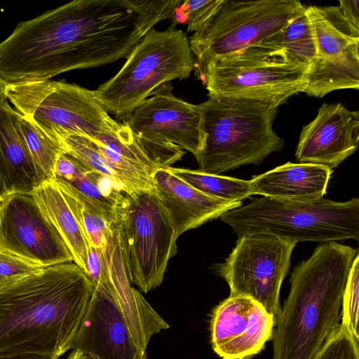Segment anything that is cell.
Returning <instances> with one entry per match:
<instances>
[{"label":"cell","instance_id":"29","mask_svg":"<svg viewBox=\"0 0 359 359\" xmlns=\"http://www.w3.org/2000/svg\"><path fill=\"white\" fill-rule=\"evenodd\" d=\"M359 255L354 259L343 295L341 324L359 341Z\"/></svg>","mask_w":359,"mask_h":359},{"label":"cell","instance_id":"4","mask_svg":"<svg viewBox=\"0 0 359 359\" xmlns=\"http://www.w3.org/2000/svg\"><path fill=\"white\" fill-rule=\"evenodd\" d=\"M198 106L205 133L203 147L195 156L199 171L219 175L245 165H259L285 147L273 129L278 107L271 104L209 96Z\"/></svg>","mask_w":359,"mask_h":359},{"label":"cell","instance_id":"16","mask_svg":"<svg viewBox=\"0 0 359 359\" xmlns=\"http://www.w3.org/2000/svg\"><path fill=\"white\" fill-rule=\"evenodd\" d=\"M70 349H80L101 359H147L135 342L110 291L94 287L86 314Z\"/></svg>","mask_w":359,"mask_h":359},{"label":"cell","instance_id":"10","mask_svg":"<svg viewBox=\"0 0 359 359\" xmlns=\"http://www.w3.org/2000/svg\"><path fill=\"white\" fill-rule=\"evenodd\" d=\"M303 7L297 0H222L189 39L196 74L203 80L209 65L259 43Z\"/></svg>","mask_w":359,"mask_h":359},{"label":"cell","instance_id":"33","mask_svg":"<svg viewBox=\"0 0 359 359\" xmlns=\"http://www.w3.org/2000/svg\"><path fill=\"white\" fill-rule=\"evenodd\" d=\"M338 6L344 17L354 26L359 28V1H339Z\"/></svg>","mask_w":359,"mask_h":359},{"label":"cell","instance_id":"8","mask_svg":"<svg viewBox=\"0 0 359 359\" xmlns=\"http://www.w3.org/2000/svg\"><path fill=\"white\" fill-rule=\"evenodd\" d=\"M6 98L19 114L53 137L76 135L96 140L118 123L95 99L93 90L64 81L9 83Z\"/></svg>","mask_w":359,"mask_h":359},{"label":"cell","instance_id":"27","mask_svg":"<svg viewBox=\"0 0 359 359\" xmlns=\"http://www.w3.org/2000/svg\"><path fill=\"white\" fill-rule=\"evenodd\" d=\"M173 174L201 192L226 201H242L253 195L250 180L170 167Z\"/></svg>","mask_w":359,"mask_h":359},{"label":"cell","instance_id":"18","mask_svg":"<svg viewBox=\"0 0 359 359\" xmlns=\"http://www.w3.org/2000/svg\"><path fill=\"white\" fill-rule=\"evenodd\" d=\"M109 290L136 344L143 351L151 337L169 327L168 324L132 285L128 277L116 227L106 248Z\"/></svg>","mask_w":359,"mask_h":359},{"label":"cell","instance_id":"28","mask_svg":"<svg viewBox=\"0 0 359 359\" xmlns=\"http://www.w3.org/2000/svg\"><path fill=\"white\" fill-rule=\"evenodd\" d=\"M24 137L33 160L46 180H53L62 147L58 140L20 114Z\"/></svg>","mask_w":359,"mask_h":359},{"label":"cell","instance_id":"30","mask_svg":"<svg viewBox=\"0 0 359 359\" xmlns=\"http://www.w3.org/2000/svg\"><path fill=\"white\" fill-rule=\"evenodd\" d=\"M358 342L340 323L312 359H359Z\"/></svg>","mask_w":359,"mask_h":359},{"label":"cell","instance_id":"5","mask_svg":"<svg viewBox=\"0 0 359 359\" xmlns=\"http://www.w3.org/2000/svg\"><path fill=\"white\" fill-rule=\"evenodd\" d=\"M220 219L238 236L264 233L297 243L359 238L358 198L337 202L323 197L300 203L263 196L229 210Z\"/></svg>","mask_w":359,"mask_h":359},{"label":"cell","instance_id":"20","mask_svg":"<svg viewBox=\"0 0 359 359\" xmlns=\"http://www.w3.org/2000/svg\"><path fill=\"white\" fill-rule=\"evenodd\" d=\"M332 173L330 168L286 163L250 180L253 194L283 201L311 203L325 196Z\"/></svg>","mask_w":359,"mask_h":359},{"label":"cell","instance_id":"32","mask_svg":"<svg viewBox=\"0 0 359 359\" xmlns=\"http://www.w3.org/2000/svg\"><path fill=\"white\" fill-rule=\"evenodd\" d=\"M222 0H187L175 9L187 23V32H196L211 15Z\"/></svg>","mask_w":359,"mask_h":359},{"label":"cell","instance_id":"37","mask_svg":"<svg viewBox=\"0 0 359 359\" xmlns=\"http://www.w3.org/2000/svg\"><path fill=\"white\" fill-rule=\"evenodd\" d=\"M7 196V194L6 190L0 182V202L2 201Z\"/></svg>","mask_w":359,"mask_h":359},{"label":"cell","instance_id":"3","mask_svg":"<svg viewBox=\"0 0 359 359\" xmlns=\"http://www.w3.org/2000/svg\"><path fill=\"white\" fill-rule=\"evenodd\" d=\"M358 251L336 241L318 245L290 276L273 331L272 359H312L339 325L343 295Z\"/></svg>","mask_w":359,"mask_h":359},{"label":"cell","instance_id":"22","mask_svg":"<svg viewBox=\"0 0 359 359\" xmlns=\"http://www.w3.org/2000/svg\"><path fill=\"white\" fill-rule=\"evenodd\" d=\"M32 194L42 212L62 237L72 254L74 262L87 274L90 245L56 182L46 180Z\"/></svg>","mask_w":359,"mask_h":359},{"label":"cell","instance_id":"24","mask_svg":"<svg viewBox=\"0 0 359 359\" xmlns=\"http://www.w3.org/2000/svg\"><path fill=\"white\" fill-rule=\"evenodd\" d=\"M305 8L313 29L317 57L333 58L349 46L359 43V28L344 17L338 6Z\"/></svg>","mask_w":359,"mask_h":359},{"label":"cell","instance_id":"36","mask_svg":"<svg viewBox=\"0 0 359 359\" xmlns=\"http://www.w3.org/2000/svg\"><path fill=\"white\" fill-rule=\"evenodd\" d=\"M8 83H6L0 76V102L6 99V88Z\"/></svg>","mask_w":359,"mask_h":359},{"label":"cell","instance_id":"35","mask_svg":"<svg viewBox=\"0 0 359 359\" xmlns=\"http://www.w3.org/2000/svg\"><path fill=\"white\" fill-rule=\"evenodd\" d=\"M0 359H58V358L52 355L27 354L9 357H0Z\"/></svg>","mask_w":359,"mask_h":359},{"label":"cell","instance_id":"21","mask_svg":"<svg viewBox=\"0 0 359 359\" xmlns=\"http://www.w3.org/2000/svg\"><path fill=\"white\" fill-rule=\"evenodd\" d=\"M53 180L86 198L110 222L116 221L126 193L109 178L62 151L56 163Z\"/></svg>","mask_w":359,"mask_h":359},{"label":"cell","instance_id":"12","mask_svg":"<svg viewBox=\"0 0 359 359\" xmlns=\"http://www.w3.org/2000/svg\"><path fill=\"white\" fill-rule=\"evenodd\" d=\"M171 89L169 83L163 85L123 120L164 167L180 160L183 149L196 156L205 140L198 104L176 97Z\"/></svg>","mask_w":359,"mask_h":359},{"label":"cell","instance_id":"13","mask_svg":"<svg viewBox=\"0 0 359 359\" xmlns=\"http://www.w3.org/2000/svg\"><path fill=\"white\" fill-rule=\"evenodd\" d=\"M0 249L43 267L74 262L32 193L12 194L0 202Z\"/></svg>","mask_w":359,"mask_h":359},{"label":"cell","instance_id":"1","mask_svg":"<svg viewBox=\"0 0 359 359\" xmlns=\"http://www.w3.org/2000/svg\"><path fill=\"white\" fill-rule=\"evenodd\" d=\"M94 286L74 262L55 264L0 290V357L59 358L70 349Z\"/></svg>","mask_w":359,"mask_h":359},{"label":"cell","instance_id":"2","mask_svg":"<svg viewBox=\"0 0 359 359\" xmlns=\"http://www.w3.org/2000/svg\"><path fill=\"white\" fill-rule=\"evenodd\" d=\"M107 42L100 13L88 0H74L18 24L0 42V76L9 83L97 67Z\"/></svg>","mask_w":359,"mask_h":359},{"label":"cell","instance_id":"26","mask_svg":"<svg viewBox=\"0 0 359 359\" xmlns=\"http://www.w3.org/2000/svg\"><path fill=\"white\" fill-rule=\"evenodd\" d=\"M55 182L90 246L98 250H105L116 221L110 222L86 198L71 187Z\"/></svg>","mask_w":359,"mask_h":359},{"label":"cell","instance_id":"23","mask_svg":"<svg viewBox=\"0 0 359 359\" xmlns=\"http://www.w3.org/2000/svg\"><path fill=\"white\" fill-rule=\"evenodd\" d=\"M342 89H359V43L333 58L317 57L309 65L304 91L308 96L320 98Z\"/></svg>","mask_w":359,"mask_h":359},{"label":"cell","instance_id":"9","mask_svg":"<svg viewBox=\"0 0 359 359\" xmlns=\"http://www.w3.org/2000/svg\"><path fill=\"white\" fill-rule=\"evenodd\" d=\"M126 273L141 292L158 287L177 253V233L154 191L126 194L116 219Z\"/></svg>","mask_w":359,"mask_h":359},{"label":"cell","instance_id":"7","mask_svg":"<svg viewBox=\"0 0 359 359\" xmlns=\"http://www.w3.org/2000/svg\"><path fill=\"white\" fill-rule=\"evenodd\" d=\"M309 67L282 49L256 43L209 65L203 81L208 96L248 99L278 107L304 91Z\"/></svg>","mask_w":359,"mask_h":359},{"label":"cell","instance_id":"34","mask_svg":"<svg viewBox=\"0 0 359 359\" xmlns=\"http://www.w3.org/2000/svg\"><path fill=\"white\" fill-rule=\"evenodd\" d=\"M67 359H101L97 355L80 349H73Z\"/></svg>","mask_w":359,"mask_h":359},{"label":"cell","instance_id":"11","mask_svg":"<svg viewBox=\"0 0 359 359\" xmlns=\"http://www.w3.org/2000/svg\"><path fill=\"white\" fill-rule=\"evenodd\" d=\"M297 243L276 236L254 233L238 236L223 263L213 266L227 283L229 296L250 297L277 320L281 311L280 291Z\"/></svg>","mask_w":359,"mask_h":359},{"label":"cell","instance_id":"19","mask_svg":"<svg viewBox=\"0 0 359 359\" xmlns=\"http://www.w3.org/2000/svg\"><path fill=\"white\" fill-rule=\"evenodd\" d=\"M44 180L24 137L20 114L6 98L0 102V182L8 196L32 194Z\"/></svg>","mask_w":359,"mask_h":359},{"label":"cell","instance_id":"6","mask_svg":"<svg viewBox=\"0 0 359 359\" xmlns=\"http://www.w3.org/2000/svg\"><path fill=\"white\" fill-rule=\"evenodd\" d=\"M195 69L189 41L182 29H151L133 48L121 69L93 90L102 107L126 119L148 97Z\"/></svg>","mask_w":359,"mask_h":359},{"label":"cell","instance_id":"15","mask_svg":"<svg viewBox=\"0 0 359 359\" xmlns=\"http://www.w3.org/2000/svg\"><path fill=\"white\" fill-rule=\"evenodd\" d=\"M359 141V112L341 103H324L316 118L304 126L295 156L299 163L333 169L352 155Z\"/></svg>","mask_w":359,"mask_h":359},{"label":"cell","instance_id":"31","mask_svg":"<svg viewBox=\"0 0 359 359\" xmlns=\"http://www.w3.org/2000/svg\"><path fill=\"white\" fill-rule=\"evenodd\" d=\"M43 268L0 249V290L36 273Z\"/></svg>","mask_w":359,"mask_h":359},{"label":"cell","instance_id":"25","mask_svg":"<svg viewBox=\"0 0 359 359\" xmlns=\"http://www.w3.org/2000/svg\"><path fill=\"white\" fill-rule=\"evenodd\" d=\"M257 43L282 49L309 65L317 57L313 29L304 6L280 29Z\"/></svg>","mask_w":359,"mask_h":359},{"label":"cell","instance_id":"14","mask_svg":"<svg viewBox=\"0 0 359 359\" xmlns=\"http://www.w3.org/2000/svg\"><path fill=\"white\" fill-rule=\"evenodd\" d=\"M275 318L257 301L229 296L212 311L210 339L222 359H250L272 339Z\"/></svg>","mask_w":359,"mask_h":359},{"label":"cell","instance_id":"17","mask_svg":"<svg viewBox=\"0 0 359 359\" xmlns=\"http://www.w3.org/2000/svg\"><path fill=\"white\" fill-rule=\"evenodd\" d=\"M170 167L157 169L152 179L154 191L178 237L242 205V201H226L201 192L173 174Z\"/></svg>","mask_w":359,"mask_h":359}]
</instances>
